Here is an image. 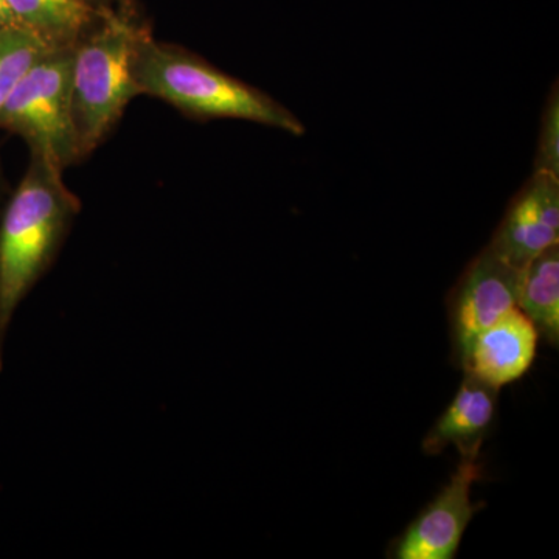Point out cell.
<instances>
[{
	"mask_svg": "<svg viewBox=\"0 0 559 559\" xmlns=\"http://www.w3.org/2000/svg\"><path fill=\"white\" fill-rule=\"evenodd\" d=\"M498 389L465 373L457 395L423 440V451L439 455L457 448L460 455H479L498 407Z\"/></svg>",
	"mask_w": 559,
	"mask_h": 559,
	"instance_id": "9c48e42d",
	"label": "cell"
},
{
	"mask_svg": "<svg viewBox=\"0 0 559 559\" xmlns=\"http://www.w3.org/2000/svg\"><path fill=\"white\" fill-rule=\"evenodd\" d=\"M86 2H90L91 5H100V3L110 2V0H86Z\"/></svg>",
	"mask_w": 559,
	"mask_h": 559,
	"instance_id": "9a60e30c",
	"label": "cell"
},
{
	"mask_svg": "<svg viewBox=\"0 0 559 559\" xmlns=\"http://www.w3.org/2000/svg\"><path fill=\"white\" fill-rule=\"evenodd\" d=\"M62 171L32 153L31 165L0 219V370L11 319L33 286L50 270L80 201L62 182Z\"/></svg>",
	"mask_w": 559,
	"mask_h": 559,
	"instance_id": "6da1fadb",
	"label": "cell"
},
{
	"mask_svg": "<svg viewBox=\"0 0 559 559\" xmlns=\"http://www.w3.org/2000/svg\"><path fill=\"white\" fill-rule=\"evenodd\" d=\"M22 27L35 32L51 47L75 46L98 11L86 0H7Z\"/></svg>",
	"mask_w": 559,
	"mask_h": 559,
	"instance_id": "30bf717a",
	"label": "cell"
},
{
	"mask_svg": "<svg viewBox=\"0 0 559 559\" xmlns=\"http://www.w3.org/2000/svg\"><path fill=\"white\" fill-rule=\"evenodd\" d=\"M145 31L128 16L98 11L73 46L72 116L81 156L100 145L140 95L134 61Z\"/></svg>",
	"mask_w": 559,
	"mask_h": 559,
	"instance_id": "3957f363",
	"label": "cell"
},
{
	"mask_svg": "<svg viewBox=\"0 0 559 559\" xmlns=\"http://www.w3.org/2000/svg\"><path fill=\"white\" fill-rule=\"evenodd\" d=\"M73 46L51 47L22 76L0 110V128L20 134L32 153L61 170L80 160L72 116Z\"/></svg>",
	"mask_w": 559,
	"mask_h": 559,
	"instance_id": "277c9868",
	"label": "cell"
},
{
	"mask_svg": "<svg viewBox=\"0 0 559 559\" xmlns=\"http://www.w3.org/2000/svg\"><path fill=\"white\" fill-rule=\"evenodd\" d=\"M10 27H22L20 21L14 16L7 0H0V31Z\"/></svg>",
	"mask_w": 559,
	"mask_h": 559,
	"instance_id": "5bb4252c",
	"label": "cell"
},
{
	"mask_svg": "<svg viewBox=\"0 0 559 559\" xmlns=\"http://www.w3.org/2000/svg\"><path fill=\"white\" fill-rule=\"evenodd\" d=\"M559 242V178L533 173L510 202L489 248L516 270Z\"/></svg>",
	"mask_w": 559,
	"mask_h": 559,
	"instance_id": "52a82bcc",
	"label": "cell"
},
{
	"mask_svg": "<svg viewBox=\"0 0 559 559\" xmlns=\"http://www.w3.org/2000/svg\"><path fill=\"white\" fill-rule=\"evenodd\" d=\"M134 76L140 94L160 98L198 119H237L304 135L296 114L266 92L227 75L178 47L157 43L148 31L139 40Z\"/></svg>",
	"mask_w": 559,
	"mask_h": 559,
	"instance_id": "7a4b0ae2",
	"label": "cell"
},
{
	"mask_svg": "<svg viewBox=\"0 0 559 559\" xmlns=\"http://www.w3.org/2000/svg\"><path fill=\"white\" fill-rule=\"evenodd\" d=\"M538 341V330L516 307L480 330L457 356L466 374L499 390L527 373Z\"/></svg>",
	"mask_w": 559,
	"mask_h": 559,
	"instance_id": "ba28073f",
	"label": "cell"
},
{
	"mask_svg": "<svg viewBox=\"0 0 559 559\" xmlns=\"http://www.w3.org/2000/svg\"><path fill=\"white\" fill-rule=\"evenodd\" d=\"M479 455H466L437 498L415 518L393 544L392 558L452 559L463 535L481 506L471 500V489L480 479Z\"/></svg>",
	"mask_w": 559,
	"mask_h": 559,
	"instance_id": "5b68a950",
	"label": "cell"
},
{
	"mask_svg": "<svg viewBox=\"0 0 559 559\" xmlns=\"http://www.w3.org/2000/svg\"><path fill=\"white\" fill-rule=\"evenodd\" d=\"M518 308L532 320L539 336L558 347L559 245L540 252L522 270Z\"/></svg>",
	"mask_w": 559,
	"mask_h": 559,
	"instance_id": "8fae6325",
	"label": "cell"
},
{
	"mask_svg": "<svg viewBox=\"0 0 559 559\" xmlns=\"http://www.w3.org/2000/svg\"><path fill=\"white\" fill-rule=\"evenodd\" d=\"M535 171L549 173L559 178V92L555 83L540 119L538 150H536Z\"/></svg>",
	"mask_w": 559,
	"mask_h": 559,
	"instance_id": "4fadbf2b",
	"label": "cell"
},
{
	"mask_svg": "<svg viewBox=\"0 0 559 559\" xmlns=\"http://www.w3.org/2000/svg\"><path fill=\"white\" fill-rule=\"evenodd\" d=\"M522 271L489 246L476 257L452 289L450 320L457 355L468 342L518 307Z\"/></svg>",
	"mask_w": 559,
	"mask_h": 559,
	"instance_id": "8992f818",
	"label": "cell"
},
{
	"mask_svg": "<svg viewBox=\"0 0 559 559\" xmlns=\"http://www.w3.org/2000/svg\"><path fill=\"white\" fill-rule=\"evenodd\" d=\"M50 49L49 43L28 28L10 27L0 31V110L22 76Z\"/></svg>",
	"mask_w": 559,
	"mask_h": 559,
	"instance_id": "7c38bea8",
	"label": "cell"
}]
</instances>
